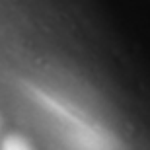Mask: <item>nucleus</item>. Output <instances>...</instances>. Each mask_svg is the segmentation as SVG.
I'll list each match as a JSON object with an SVG mask.
<instances>
[{"instance_id":"nucleus-1","label":"nucleus","mask_w":150,"mask_h":150,"mask_svg":"<svg viewBox=\"0 0 150 150\" xmlns=\"http://www.w3.org/2000/svg\"><path fill=\"white\" fill-rule=\"evenodd\" d=\"M2 150H33V148H31V144H29L23 137H20V134H10V137H6L4 142H2Z\"/></svg>"}]
</instances>
